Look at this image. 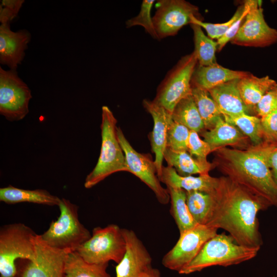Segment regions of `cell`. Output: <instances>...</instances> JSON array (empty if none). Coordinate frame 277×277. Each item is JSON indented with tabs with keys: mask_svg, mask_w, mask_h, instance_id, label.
I'll return each instance as SVG.
<instances>
[{
	"mask_svg": "<svg viewBox=\"0 0 277 277\" xmlns=\"http://www.w3.org/2000/svg\"><path fill=\"white\" fill-rule=\"evenodd\" d=\"M276 147L277 142L267 141L245 150L221 147L215 150L213 163L225 176L277 207V185L268 162Z\"/></svg>",
	"mask_w": 277,
	"mask_h": 277,
	"instance_id": "obj_2",
	"label": "cell"
},
{
	"mask_svg": "<svg viewBox=\"0 0 277 277\" xmlns=\"http://www.w3.org/2000/svg\"><path fill=\"white\" fill-rule=\"evenodd\" d=\"M35 244V259L18 260L15 277H66L65 264L70 252L48 246L39 234L36 236Z\"/></svg>",
	"mask_w": 277,
	"mask_h": 277,
	"instance_id": "obj_10",
	"label": "cell"
},
{
	"mask_svg": "<svg viewBox=\"0 0 277 277\" xmlns=\"http://www.w3.org/2000/svg\"><path fill=\"white\" fill-rule=\"evenodd\" d=\"M108 263L86 262L77 251L69 252L65 264L66 277H111L107 272Z\"/></svg>",
	"mask_w": 277,
	"mask_h": 277,
	"instance_id": "obj_26",
	"label": "cell"
},
{
	"mask_svg": "<svg viewBox=\"0 0 277 277\" xmlns=\"http://www.w3.org/2000/svg\"><path fill=\"white\" fill-rule=\"evenodd\" d=\"M268 162L273 179L277 185V147L271 153Z\"/></svg>",
	"mask_w": 277,
	"mask_h": 277,
	"instance_id": "obj_40",
	"label": "cell"
},
{
	"mask_svg": "<svg viewBox=\"0 0 277 277\" xmlns=\"http://www.w3.org/2000/svg\"><path fill=\"white\" fill-rule=\"evenodd\" d=\"M276 84L268 75L258 77L250 74L239 80L238 87L244 103L250 112L255 111L262 97Z\"/></svg>",
	"mask_w": 277,
	"mask_h": 277,
	"instance_id": "obj_24",
	"label": "cell"
},
{
	"mask_svg": "<svg viewBox=\"0 0 277 277\" xmlns=\"http://www.w3.org/2000/svg\"><path fill=\"white\" fill-rule=\"evenodd\" d=\"M265 141L277 142V109L261 118Z\"/></svg>",
	"mask_w": 277,
	"mask_h": 277,
	"instance_id": "obj_37",
	"label": "cell"
},
{
	"mask_svg": "<svg viewBox=\"0 0 277 277\" xmlns=\"http://www.w3.org/2000/svg\"><path fill=\"white\" fill-rule=\"evenodd\" d=\"M125 253L115 267L116 277H143L152 266V257L134 231L122 228Z\"/></svg>",
	"mask_w": 277,
	"mask_h": 277,
	"instance_id": "obj_15",
	"label": "cell"
},
{
	"mask_svg": "<svg viewBox=\"0 0 277 277\" xmlns=\"http://www.w3.org/2000/svg\"><path fill=\"white\" fill-rule=\"evenodd\" d=\"M261 4V1L251 0L250 9L231 43L264 47L277 42V30L266 22Z\"/></svg>",
	"mask_w": 277,
	"mask_h": 277,
	"instance_id": "obj_14",
	"label": "cell"
},
{
	"mask_svg": "<svg viewBox=\"0 0 277 277\" xmlns=\"http://www.w3.org/2000/svg\"><path fill=\"white\" fill-rule=\"evenodd\" d=\"M31 39L30 33L26 30L14 32L9 24L0 26V63L16 70L25 56V51Z\"/></svg>",
	"mask_w": 277,
	"mask_h": 277,
	"instance_id": "obj_17",
	"label": "cell"
},
{
	"mask_svg": "<svg viewBox=\"0 0 277 277\" xmlns=\"http://www.w3.org/2000/svg\"><path fill=\"white\" fill-rule=\"evenodd\" d=\"M193 31L195 50L199 65L208 66L216 63L215 52L217 44L205 35L202 28L195 24H191Z\"/></svg>",
	"mask_w": 277,
	"mask_h": 277,
	"instance_id": "obj_29",
	"label": "cell"
},
{
	"mask_svg": "<svg viewBox=\"0 0 277 277\" xmlns=\"http://www.w3.org/2000/svg\"><path fill=\"white\" fill-rule=\"evenodd\" d=\"M207 225L221 228L240 245L261 248L263 240L258 214L271 206L226 176L218 177L211 193Z\"/></svg>",
	"mask_w": 277,
	"mask_h": 277,
	"instance_id": "obj_1",
	"label": "cell"
},
{
	"mask_svg": "<svg viewBox=\"0 0 277 277\" xmlns=\"http://www.w3.org/2000/svg\"><path fill=\"white\" fill-rule=\"evenodd\" d=\"M152 16L159 39L176 35L184 26L191 24V17L199 18L198 7L184 0H159Z\"/></svg>",
	"mask_w": 277,
	"mask_h": 277,
	"instance_id": "obj_12",
	"label": "cell"
},
{
	"mask_svg": "<svg viewBox=\"0 0 277 277\" xmlns=\"http://www.w3.org/2000/svg\"><path fill=\"white\" fill-rule=\"evenodd\" d=\"M187 151L198 161L207 163L209 162L207 160V156L212 151L208 144L200 137L197 132L190 130Z\"/></svg>",
	"mask_w": 277,
	"mask_h": 277,
	"instance_id": "obj_35",
	"label": "cell"
},
{
	"mask_svg": "<svg viewBox=\"0 0 277 277\" xmlns=\"http://www.w3.org/2000/svg\"><path fill=\"white\" fill-rule=\"evenodd\" d=\"M244 8V4L240 6L232 17L229 21L223 23L212 24L206 23L199 19L195 16H192L191 24H195L200 26L201 28H203L206 30L209 38L212 39H216L218 40L227 32L234 23L241 15Z\"/></svg>",
	"mask_w": 277,
	"mask_h": 277,
	"instance_id": "obj_33",
	"label": "cell"
},
{
	"mask_svg": "<svg viewBox=\"0 0 277 277\" xmlns=\"http://www.w3.org/2000/svg\"><path fill=\"white\" fill-rule=\"evenodd\" d=\"M24 2V0H3L1 5L18 14Z\"/></svg>",
	"mask_w": 277,
	"mask_h": 277,
	"instance_id": "obj_41",
	"label": "cell"
},
{
	"mask_svg": "<svg viewBox=\"0 0 277 277\" xmlns=\"http://www.w3.org/2000/svg\"><path fill=\"white\" fill-rule=\"evenodd\" d=\"M251 4V0L245 1L244 3V8L241 15L234 23L227 32L222 37L217 41V49L219 51L222 50L227 43L231 41L235 36L250 9Z\"/></svg>",
	"mask_w": 277,
	"mask_h": 277,
	"instance_id": "obj_38",
	"label": "cell"
},
{
	"mask_svg": "<svg viewBox=\"0 0 277 277\" xmlns=\"http://www.w3.org/2000/svg\"><path fill=\"white\" fill-rule=\"evenodd\" d=\"M36 234L22 223L5 225L0 229L1 277H15L16 262L19 259L34 260L36 256Z\"/></svg>",
	"mask_w": 277,
	"mask_h": 277,
	"instance_id": "obj_6",
	"label": "cell"
},
{
	"mask_svg": "<svg viewBox=\"0 0 277 277\" xmlns=\"http://www.w3.org/2000/svg\"><path fill=\"white\" fill-rule=\"evenodd\" d=\"M186 203L194 221L206 225L212 204L211 193L199 191H186Z\"/></svg>",
	"mask_w": 277,
	"mask_h": 277,
	"instance_id": "obj_31",
	"label": "cell"
},
{
	"mask_svg": "<svg viewBox=\"0 0 277 277\" xmlns=\"http://www.w3.org/2000/svg\"><path fill=\"white\" fill-rule=\"evenodd\" d=\"M117 120L110 108H102V146L97 162L87 175L84 187L89 189L117 172L127 171L125 157L117 134Z\"/></svg>",
	"mask_w": 277,
	"mask_h": 277,
	"instance_id": "obj_3",
	"label": "cell"
},
{
	"mask_svg": "<svg viewBox=\"0 0 277 277\" xmlns=\"http://www.w3.org/2000/svg\"><path fill=\"white\" fill-rule=\"evenodd\" d=\"M17 14L9 8L0 6V22L2 24H9Z\"/></svg>",
	"mask_w": 277,
	"mask_h": 277,
	"instance_id": "obj_39",
	"label": "cell"
},
{
	"mask_svg": "<svg viewBox=\"0 0 277 277\" xmlns=\"http://www.w3.org/2000/svg\"><path fill=\"white\" fill-rule=\"evenodd\" d=\"M126 250V242L122 228L115 224L92 230L91 238L82 244L77 251L87 262L106 264L112 261L118 264Z\"/></svg>",
	"mask_w": 277,
	"mask_h": 277,
	"instance_id": "obj_7",
	"label": "cell"
},
{
	"mask_svg": "<svg viewBox=\"0 0 277 277\" xmlns=\"http://www.w3.org/2000/svg\"><path fill=\"white\" fill-rule=\"evenodd\" d=\"M143 105L150 114L153 121V127L150 133V143L155 154L154 164L157 174L160 177L163 168L164 153L167 148V137L169 126L172 122L171 113L154 101L147 99Z\"/></svg>",
	"mask_w": 277,
	"mask_h": 277,
	"instance_id": "obj_16",
	"label": "cell"
},
{
	"mask_svg": "<svg viewBox=\"0 0 277 277\" xmlns=\"http://www.w3.org/2000/svg\"><path fill=\"white\" fill-rule=\"evenodd\" d=\"M223 118L236 127L250 139L253 145H259L265 141L260 117L245 113Z\"/></svg>",
	"mask_w": 277,
	"mask_h": 277,
	"instance_id": "obj_30",
	"label": "cell"
},
{
	"mask_svg": "<svg viewBox=\"0 0 277 277\" xmlns=\"http://www.w3.org/2000/svg\"><path fill=\"white\" fill-rule=\"evenodd\" d=\"M202 135L212 151L227 146L241 147L246 143L247 138L236 127L225 121L223 116L212 129Z\"/></svg>",
	"mask_w": 277,
	"mask_h": 277,
	"instance_id": "obj_21",
	"label": "cell"
},
{
	"mask_svg": "<svg viewBox=\"0 0 277 277\" xmlns=\"http://www.w3.org/2000/svg\"><path fill=\"white\" fill-rule=\"evenodd\" d=\"M192 95L204 124L205 129L210 130L222 115L208 91L192 86Z\"/></svg>",
	"mask_w": 277,
	"mask_h": 277,
	"instance_id": "obj_28",
	"label": "cell"
},
{
	"mask_svg": "<svg viewBox=\"0 0 277 277\" xmlns=\"http://www.w3.org/2000/svg\"><path fill=\"white\" fill-rule=\"evenodd\" d=\"M60 215L51 222L49 228L39 234L48 246L70 252L76 251L91 236L90 231L80 222L78 207L69 200L61 199L58 204Z\"/></svg>",
	"mask_w": 277,
	"mask_h": 277,
	"instance_id": "obj_5",
	"label": "cell"
},
{
	"mask_svg": "<svg viewBox=\"0 0 277 277\" xmlns=\"http://www.w3.org/2000/svg\"><path fill=\"white\" fill-rule=\"evenodd\" d=\"M250 74L229 69L217 63L208 66L198 65L193 72L191 84L208 91L227 82L240 80Z\"/></svg>",
	"mask_w": 277,
	"mask_h": 277,
	"instance_id": "obj_19",
	"label": "cell"
},
{
	"mask_svg": "<svg viewBox=\"0 0 277 277\" xmlns=\"http://www.w3.org/2000/svg\"><path fill=\"white\" fill-rule=\"evenodd\" d=\"M171 203L170 213L180 234L193 228L198 224L191 215L186 203V192L182 189L167 187Z\"/></svg>",
	"mask_w": 277,
	"mask_h": 277,
	"instance_id": "obj_25",
	"label": "cell"
},
{
	"mask_svg": "<svg viewBox=\"0 0 277 277\" xmlns=\"http://www.w3.org/2000/svg\"><path fill=\"white\" fill-rule=\"evenodd\" d=\"M259 250L239 245L230 235L217 233L204 244L197 256L179 273L189 274L213 266L236 265L255 258Z\"/></svg>",
	"mask_w": 277,
	"mask_h": 277,
	"instance_id": "obj_4",
	"label": "cell"
},
{
	"mask_svg": "<svg viewBox=\"0 0 277 277\" xmlns=\"http://www.w3.org/2000/svg\"><path fill=\"white\" fill-rule=\"evenodd\" d=\"M217 230L207 225L197 224L180 234L176 243L163 257L162 265L179 272L197 256L204 244L217 234Z\"/></svg>",
	"mask_w": 277,
	"mask_h": 277,
	"instance_id": "obj_11",
	"label": "cell"
},
{
	"mask_svg": "<svg viewBox=\"0 0 277 277\" xmlns=\"http://www.w3.org/2000/svg\"><path fill=\"white\" fill-rule=\"evenodd\" d=\"M197 63L194 51L183 57L167 73L153 101L172 113L180 101L192 94L191 80Z\"/></svg>",
	"mask_w": 277,
	"mask_h": 277,
	"instance_id": "obj_8",
	"label": "cell"
},
{
	"mask_svg": "<svg viewBox=\"0 0 277 277\" xmlns=\"http://www.w3.org/2000/svg\"><path fill=\"white\" fill-rule=\"evenodd\" d=\"M277 109V83L269 90L256 105L255 112L261 118Z\"/></svg>",
	"mask_w": 277,
	"mask_h": 277,
	"instance_id": "obj_36",
	"label": "cell"
},
{
	"mask_svg": "<svg viewBox=\"0 0 277 277\" xmlns=\"http://www.w3.org/2000/svg\"><path fill=\"white\" fill-rule=\"evenodd\" d=\"M173 121L197 133L205 129L192 94L180 101L171 113Z\"/></svg>",
	"mask_w": 277,
	"mask_h": 277,
	"instance_id": "obj_27",
	"label": "cell"
},
{
	"mask_svg": "<svg viewBox=\"0 0 277 277\" xmlns=\"http://www.w3.org/2000/svg\"><path fill=\"white\" fill-rule=\"evenodd\" d=\"M143 277H161V273L159 269L152 267L147 271Z\"/></svg>",
	"mask_w": 277,
	"mask_h": 277,
	"instance_id": "obj_42",
	"label": "cell"
},
{
	"mask_svg": "<svg viewBox=\"0 0 277 277\" xmlns=\"http://www.w3.org/2000/svg\"><path fill=\"white\" fill-rule=\"evenodd\" d=\"M61 199L44 189L26 190L11 185L0 189V201L8 204L27 202L58 206Z\"/></svg>",
	"mask_w": 277,
	"mask_h": 277,
	"instance_id": "obj_22",
	"label": "cell"
},
{
	"mask_svg": "<svg viewBox=\"0 0 277 277\" xmlns=\"http://www.w3.org/2000/svg\"><path fill=\"white\" fill-rule=\"evenodd\" d=\"M239 80H233L208 90L223 117L250 113L241 97L238 87Z\"/></svg>",
	"mask_w": 277,
	"mask_h": 277,
	"instance_id": "obj_18",
	"label": "cell"
},
{
	"mask_svg": "<svg viewBox=\"0 0 277 277\" xmlns=\"http://www.w3.org/2000/svg\"><path fill=\"white\" fill-rule=\"evenodd\" d=\"M117 134L125 154L127 171L134 174L147 185L161 204H168L170 201L168 191L161 184L154 162L148 155L137 152L120 127L117 128Z\"/></svg>",
	"mask_w": 277,
	"mask_h": 277,
	"instance_id": "obj_13",
	"label": "cell"
},
{
	"mask_svg": "<svg viewBox=\"0 0 277 277\" xmlns=\"http://www.w3.org/2000/svg\"><path fill=\"white\" fill-rule=\"evenodd\" d=\"M31 90L16 70L0 68V113L9 121L23 119L29 112Z\"/></svg>",
	"mask_w": 277,
	"mask_h": 277,
	"instance_id": "obj_9",
	"label": "cell"
},
{
	"mask_svg": "<svg viewBox=\"0 0 277 277\" xmlns=\"http://www.w3.org/2000/svg\"><path fill=\"white\" fill-rule=\"evenodd\" d=\"M190 131L185 126L172 121L168 130L167 148L174 151H187Z\"/></svg>",
	"mask_w": 277,
	"mask_h": 277,
	"instance_id": "obj_34",
	"label": "cell"
},
{
	"mask_svg": "<svg viewBox=\"0 0 277 277\" xmlns=\"http://www.w3.org/2000/svg\"><path fill=\"white\" fill-rule=\"evenodd\" d=\"M164 159L167 163V166L173 168L181 176L207 174L215 166L214 163H204L198 161L188 151H174L167 148Z\"/></svg>",
	"mask_w": 277,
	"mask_h": 277,
	"instance_id": "obj_23",
	"label": "cell"
},
{
	"mask_svg": "<svg viewBox=\"0 0 277 277\" xmlns=\"http://www.w3.org/2000/svg\"><path fill=\"white\" fill-rule=\"evenodd\" d=\"M159 179L166 187L180 188L186 191H199L209 193L214 190L218 181V177H212L209 174L198 176H181L173 168L168 166H163Z\"/></svg>",
	"mask_w": 277,
	"mask_h": 277,
	"instance_id": "obj_20",
	"label": "cell"
},
{
	"mask_svg": "<svg viewBox=\"0 0 277 277\" xmlns=\"http://www.w3.org/2000/svg\"><path fill=\"white\" fill-rule=\"evenodd\" d=\"M154 3V0L143 1L138 14L136 16L127 20L125 24L127 28L141 26L154 39L159 40L154 29L152 17L151 16V9Z\"/></svg>",
	"mask_w": 277,
	"mask_h": 277,
	"instance_id": "obj_32",
	"label": "cell"
}]
</instances>
